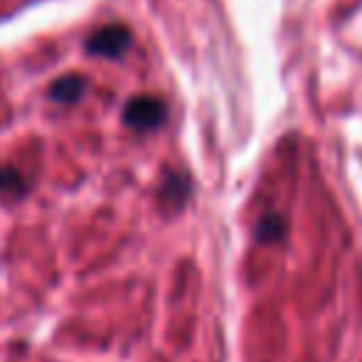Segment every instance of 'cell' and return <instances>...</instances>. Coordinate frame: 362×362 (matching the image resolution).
<instances>
[{
    "label": "cell",
    "instance_id": "obj_1",
    "mask_svg": "<svg viewBox=\"0 0 362 362\" xmlns=\"http://www.w3.org/2000/svg\"><path fill=\"white\" fill-rule=\"evenodd\" d=\"M122 119H124V124H127L130 130H156V127L164 124L167 107H164V102L156 99V96H133V99L127 102Z\"/></svg>",
    "mask_w": 362,
    "mask_h": 362
},
{
    "label": "cell",
    "instance_id": "obj_2",
    "mask_svg": "<svg viewBox=\"0 0 362 362\" xmlns=\"http://www.w3.org/2000/svg\"><path fill=\"white\" fill-rule=\"evenodd\" d=\"M130 45V31L119 23H110V25H102L90 34L88 40V51L90 54H99V57H119L124 48Z\"/></svg>",
    "mask_w": 362,
    "mask_h": 362
},
{
    "label": "cell",
    "instance_id": "obj_3",
    "mask_svg": "<svg viewBox=\"0 0 362 362\" xmlns=\"http://www.w3.org/2000/svg\"><path fill=\"white\" fill-rule=\"evenodd\" d=\"M48 93H51V99H57V102H62V105H74V102L85 93V82H82V76L68 74V76L57 79Z\"/></svg>",
    "mask_w": 362,
    "mask_h": 362
},
{
    "label": "cell",
    "instance_id": "obj_4",
    "mask_svg": "<svg viewBox=\"0 0 362 362\" xmlns=\"http://www.w3.org/2000/svg\"><path fill=\"white\" fill-rule=\"evenodd\" d=\"M0 195L3 198H23L25 195V181L17 170H8V167H0Z\"/></svg>",
    "mask_w": 362,
    "mask_h": 362
},
{
    "label": "cell",
    "instance_id": "obj_5",
    "mask_svg": "<svg viewBox=\"0 0 362 362\" xmlns=\"http://www.w3.org/2000/svg\"><path fill=\"white\" fill-rule=\"evenodd\" d=\"M283 229L286 226L277 215H266L263 223L257 226V240H277V238H283Z\"/></svg>",
    "mask_w": 362,
    "mask_h": 362
}]
</instances>
